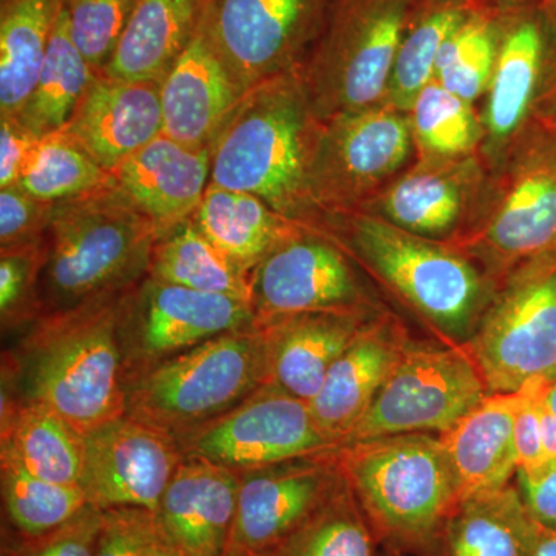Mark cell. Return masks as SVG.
Masks as SVG:
<instances>
[{"label":"cell","mask_w":556,"mask_h":556,"mask_svg":"<svg viewBox=\"0 0 556 556\" xmlns=\"http://www.w3.org/2000/svg\"><path fill=\"white\" fill-rule=\"evenodd\" d=\"M481 155L415 159L390 185L354 212H365L422 239L450 243L463 232L484 190Z\"/></svg>","instance_id":"obj_18"},{"label":"cell","mask_w":556,"mask_h":556,"mask_svg":"<svg viewBox=\"0 0 556 556\" xmlns=\"http://www.w3.org/2000/svg\"><path fill=\"white\" fill-rule=\"evenodd\" d=\"M155 225L115 182L54 204L40 280L42 316L123 291L148 276Z\"/></svg>","instance_id":"obj_4"},{"label":"cell","mask_w":556,"mask_h":556,"mask_svg":"<svg viewBox=\"0 0 556 556\" xmlns=\"http://www.w3.org/2000/svg\"><path fill=\"white\" fill-rule=\"evenodd\" d=\"M192 219L218 251L249 274L305 226L278 214L252 193L212 182Z\"/></svg>","instance_id":"obj_29"},{"label":"cell","mask_w":556,"mask_h":556,"mask_svg":"<svg viewBox=\"0 0 556 556\" xmlns=\"http://www.w3.org/2000/svg\"><path fill=\"white\" fill-rule=\"evenodd\" d=\"M97 75L100 73L90 67L73 43L62 5L35 89L20 115L11 118L20 119L39 138L58 134L72 118L80 98Z\"/></svg>","instance_id":"obj_34"},{"label":"cell","mask_w":556,"mask_h":556,"mask_svg":"<svg viewBox=\"0 0 556 556\" xmlns=\"http://www.w3.org/2000/svg\"><path fill=\"white\" fill-rule=\"evenodd\" d=\"M450 247L493 281L556 251V119L530 121L490 167L470 222Z\"/></svg>","instance_id":"obj_5"},{"label":"cell","mask_w":556,"mask_h":556,"mask_svg":"<svg viewBox=\"0 0 556 556\" xmlns=\"http://www.w3.org/2000/svg\"><path fill=\"white\" fill-rule=\"evenodd\" d=\"M127 289L40 316L3 356L2 382L80 434L126 415L119 317Z\"/></svg>","instance_id":"obj_1"},{"label":"cell","mask_w":556,"mask_h":556,"mask_svg":"<svg viewBox=\"0 0 556 556\" xmlns=\"http://www.w3.org/2000/svg\"><path fill=\"white\" fill-rule=\"evenodd\" d=\"M255 325L251 303L146 276L127 289L121 305L127 382L207 340Z\"/></svg>","instance_id":"obj_14"},{"label":"cell","mask_w":556,"mask_h":556,"mask_svg":"<svg viewBox=\"0 0 556 556\" xmlns=\"http://www.w3.org/2000/svg\"><path fill=\"white\" fill-rule=\"evenodd\" d=\"M489 394L466 346L412 345L380 388L345 445L394 434H441Z\"/></svg>","instance_id":"obj_13"},{"label":"cell","mask_w":556,"mask_h":556,"mask_svg":"<svg viewBox=\"0 0 556 556\" xmlns=\"http://www.w3.org/2000/svg\"><path fill=\"white\" fill-rule=\"evenodd\" d=\"M46 260V239L0 248V320L3 331L33 325L42 316L40 280Z\"/></svg>","instance_id":"obj_40"},{"label":"cell","mask_w":556,"mask_h":556,"mask_svg":"<svg viewBox=\"0 0 556 556\" xmlns=\"http://www.w3.org/2000/svg\"><path fill=\"white\" fill-rule=\"evenodd\" d=\"M148 276L175 287L251 303V274L218 251L192 218L156 240Z\"/></svg>","instance_id":"obj_32"},{"label":"cell","mask_w":556,"mask_h":556,"mask_svg":"<svg viewBox=\"0 0 556 556\" xmlns=\"http://www.w3.org/2000/svg\"><path fill=\"white\" fill-rule=\"evenodd\" d=\"M199 0H137L104 75L159 80L179 60L199 30Z\"/></svg>","instance_id":"obj_28"},{"label":"cell","mask_w":556,"mask_h":556,"mask_svg":"<svg viewBox=\"0 0 556 556\" xmlns=\"http://www.w3.org/2000/svg\"><path fill=\"white\" fill-rule=\"evenodd\" d=\"M379 313H305L257 324L265 339L266 386L309 404L332 364Z\"/></svg>","instance_id":"obj_24"},{"label":"cell","mask_w":556,"mask_h":556,"mask_svg":"<svg viewBox=\"0 0 556 556\" xmlns=\"http://www.w3.org/2000/svg\"><path fill=\"white\" fill-rule=\"evenodd\" d=\"M325 230L452 345H467L495 281L448 243L422 239L365 212L324 215Z\"/></svg>","instance_id":"obj_3"},{"label":"cell","mask_w":556,"mask_h":556,"mask_svg":"<svg viewBox=\"0 0 556 556\" xmlns=\"http://www.w3.org/2000/svg\"><path fill=\"white\" fill-rule=\"evenodd\" d=\"M540 391L544 404L556 416V375L548 376L546 379H540Z\"/></svg>","instance_id":"obj_50"},{"label":"cell","mask_w":556,"mask_h":556,"mask_svg":"<svg viewBox=\"0 0 556 556\" xmlns=\"http://www.w3.org/2000/svg\"><path fill=\"white\" fill-rule=\"evenodd\" d=\"M266 386L262 329L228 332L135 376L126 415L181 441Z\"/></svg>","instance_id":"obj_7"},{"label":"cell","mask_w":556,"mask_h":556,"mask_svg":"<svg viewBox=\"0 0 556 556\" xmlns=\"http://www.w3.org/2000/svg\"><path fill=\"white\" fill-rule=\"evenodd\" d=\"M241 482L230 547L266 551L294 532L343 484L338 452L239 471Z\"/></svg>","instance_id":"obj_19"},{"label":"cell","mask_w":556,"mask_h":556,"mask_svg":"<svg viewBox=\"0 0 556 556\" xmlns=\"http://www.w3.org/2000/svg\"><path fill=\"white\" fill-rule=\"evenodd\" d=\"M544 7H546L551 16L554 17L556 22V0H543Z\"/></svg>","instance_id":"obj_51"},{"label":"cell","mask_w":556,"mask_h":556,"mask_svg":"<svg viewBox=\"0 0 556 556\" xmlns=\"http://www.w3.org/2000/svg\"><path fill=\"white\" fill-rule=\"evenodd\" d=\"M477 3L468 0L417 2L394 58L387 104L409 112L420 91L434 79L438 56L445 40Z\"/></svg>","instance_id":"obj_33"},{"label":"cell","mask_w":556,"mask_h":556,"mask_svg":"<svg viewBox=\"0 0 556 556\" xmlns=\"http://www.w3.org/2000/svg\"><path fill=\"white\" fill-rule=\"evenodd\" d=\"M332 0H199V31L237 91L300 72Z\"/></svg>","instance_id":"obj_10"},{"label":"cell","mask_w":556,"mask_h":556,"mask_svg":"<svg viewBox=\"0 0 556 556\" xmlns=\"http://www.w3.org/2000/svg\"><path fill=\"white\" fill-rule=\"evenodd\" d=\"M60 134L112 172L163 134L161 83L100 73Z\"/></svg>","instance_id":"obj_20"},{"label":"cell","mask_w":556,"mask_h":556,"mask_svg":"<svg viewBox=\"0 0 556 556\" xmlns=\"http://www.w3.org/2000/svg\"><path fill=\"white\" fill-rule=\"evenodd\" d=\"M540 532L518 486L508 484L460 500L442 538L447 556H532Z\"/></svg>","instance_id":"obj_30"},{"label":"cell","mask_w":556,"mask_h":556,"mask_svg":"<svg viewBox=\"0 0 556 556\" xmlns=\"http://www.w3.org/2000/svg\"><path fill=\"white\" fill-rule=\"evenodd\" d=\"M372 532L345 479L338 492L294 532L266 551L248 556H375Z\"/></svg>","instance_id":"obj_36"},{"label":"cell","mask_w":556,"mask_h":556,"mask_svg":"<svg viewBox=\"0 0 556 556\" xmlns=\"http://www.w3.org/2000/svg\"><path fill=\"white\" fill-rule=\"evenodd\" d=\"M225 556H248V554H244V552L239 551V548L229 547V551L226 552Z\"/></svg>","instance_id":"obj_52"},{"label":"cell","mask_w":556,"mask_h":556,"mask_svg":"<svg viewBox=\"0 0 556 556\" xmlns=\"http://www.w3.org/2000/svg\"><path fill=\"white\" fill-rule=\"evenodd\" d=\"M182 455L236 471L255 470L340 448L318 428L308 402L263 386L214 422L178 441Z\"/></svg>","instance_id":"obj_16"},{"label":"cell","mask_w":556,"mask_h":556,"mask_svg":"<svg viewBox=\"0 0 556 556\" xmlns=\"http://www.w3.org/2000/svg\"><path fill=\"white\" fill-rule=\"evenodd\" d=\"M500 47V2L477 3L442 46L434 80L464 101L484 98Z\"/></svg>","instance_id":"obj_35"},{"label":"cell","mask_w":556,"mask_h":556,"mask_svg":"<svg viewBox=\"0 0 556 556\" xmlns=\"http://www.w3.org/2000/svg\"><path fill=\"white\" fill-rule=\"evenodd\" d=\"M137 0H64L70 36L97 73L104 72Z\"/></svg>","instance_id":"obj_41"},{"label":"cell","mask_w":556,"mask_h":556,"mask_svg":"<svg viewBox=\"0 0 556 556\" xmlns=\"http://www.w3.org/2000/svg\"><path fill=\"white\" fill-rule=\"evenodd\" d=\"M240 482L239 471L232 468L201 457H182L155 511L179 555H226Z\"/></svg>","instance_id":"obj_23"},{"label":"cell","mask_w":556,"mask_h":556,"mask_svg":"<svg viewBox=\"0 0 556 556\" xmlns=\"http://www.w3.org/2000/svg\"><path fill=\"white\" fill-rule=\"evenodd\" d=\"M540 379L527 383L518 393L515 413L514 438L518 470H529L546 463L540 426ZM517 470V471H518Z\"/></svg>","instance_id":"obj_45"},{"label":"cell","mask_w":556,"mask_h":556,"mask_svg":"<svg viewBox=\"0 0 556 556\" xmlns=\"http://www.w3.org/2000/svg\"><path fill=\"white\" fill-rule=\"evenodd\" d=\"M532 556H556V530L541 529Z\"/></svg>","instance_id":"obj_49"},{"label":"cell","mask_w":556,"mask_h":556,"mask_svg":"<svg viewBox=\"0 0 556 556\" xmlns=\"http://www.w3.org/2000/svg\"><path fill=\"white\" fill-rule=\"evenodd\" d=\"M340 470L372 529L404 548H428L459 503L439 437L394 434L338 450Z\"/></svg>","instance_id":"obj_6"},{"label":"cell","mask_w":556,"mask_h":556,"mask_svg":"<svg viewBox=\"0 0 556 556\" xmlns=\"http://www.w3.org/2000/svg\"><path fill=\"white\" fill-rule=\"evenodd\" d=\"M416 0H332L300 68L318 119L387 104L388 84Z\"/></svg>","instance_id":"obj_8"},{"label":"cell","mask_w":556,"mask_h":556,"mask_svg":"<svg viewBox=\"0 0 556 556\" xmlns=\"http://www.w3.org/2000/svg\"><path fill=\"white\" fill-rule=\"evenodd\" d=\"M257 324L305 313H379L353 255L316 226H303L252 270Z\"/></svg>","instance_id":"obj_15"},{"label":"cell","mask_w":556,"mask_h":556,"mask_svg":"<svg viewBox=\"0 0 556 556\" xmlns=\"http://www.w3.org/2000/svg\"><path fill=\"white\" fill-rule=\"evenodd\" d=\"M17 118H0V189L16 186L39 142Z\"/></svg>","instance_id":"obj_47"},{"label":"cell","mask_w":556,"mask_h":556,"mask_svg":"<svg viewBox=\"0 0 556 556\" xmlns=\"http://www.w3.org/2000/svg\"><path fill=\"white\" fill-rule=\"evenodd\" d=\"M84 434L53 409L22 401L2 383L0 460L16 464L35 477L78 485Z\"/></svg>","instance_id":"obj_27"},{"label":"cell","mask_w":556,"mask_h":556,"mask_svg":"<svg viewBox=\"0 0 556 556\" xmlns=\"http://www.w3.org/2000/svg\"><path fill=\"white\" fill-rule=\"evenodd\" d=\"M241 94L197 31L161 83L163 134L192 149L211 148Z\"/></svg>","instance_id":"obj_25"},{"label":"cell","mask_w":556,"mask_h":556,"mask_svg":"<svg viewBox=\"0 0 556 556\" xmlns=\"http://www.w3.org/2000/svg\"><path fill=\"white\" fill-rule=\"evenodd\" d=\"M555 110L556 22L543 0H501L496 64L479 110L486 167L530 121Z\"/></svg>","instance_id":"obj_11"},{"label":"cell","mask_w":556,"mask_h":556,"mask_svg":"<svg viewBox=\"0 0 556 556\" xmlns=\"http://www.w3.org/2000/svg\"><path fill=\"white\" fill-rule=\"evenodd\" d=\"M54 204L10 186L0 189V248L46 239Z\"/></svg>","instance_id":"obj_44"},{"label":"cell","mask_w":556,"mask_h":556,"mask_svg":"<svg viewBox=\"0 0 556 556\" xmlns=\"http://www.w3.org/2000/svg\"><path fill=\"white\" fill-rule=\"evenodd\" d=\"M0 481L7 515L24 536L51 532L89 506L80 486L47 481L5 460H0Z\"/></svg>","instance_id":"obj_39"},{"label":"cell","mask_w":556,"mask_h":556,"mask_svg":"<svg viewBox=\"0 0 556 556\" xmlns=\"http://www.w3.org/2000/svg\"><path fill=\"white\" fill-rule=\"evenodd\" d=\"M415 159L408 113L382 104L331 116L320 121L311 161V200L320 218L358 211Z\"/></svg>","instance_id":"obj_12"},{"label":"cell","mask_w":556,"mask_h":556,"mask_svg":"<svg viewBox=\"0 0 556 556\" xmlns=\"http://www.w3.org/2000/svg\"><path fill=\"white\" fill-rule=\"evenodd\" d=\"M94 556H181L155 511L118 507L102 510Z\"/></svg>","instance_id":"obj_42"},{"label":"cell","mask_w":556,"mask_h":556,"mask_svg":"<svg viewBox=\"0 0 556 556\" xmlns=\"http://www.w3.org/2000/svg\"><path fill=\"white\" fill-rule=\"evenodd\" d=\"M182 457L177 439L124 415L84 434L79 486L100 510L156 511Z\"/></svg>","instance_id":"obj_17"},{"label":"cell","mask_w":556,"mask_h":556,"mask_svg":"<svg viewBox=\"0 0 556 556\" xmlns=\"http://www.w3.org/2000/svg\"><path fill=\"white\" fill-rule=\"evenodd\" d=\"M396 318L376 314L329 368L309 409L339 447L356 427L408 346Z\"/></svg>","instance_id":"obj_22"},{"label":"cell","mask_w":556,"mask_h":556,"mask_svg":"<svg viewBox=\"0 0 556 556\" xmlns=\"http://www.w3.org/2000/svg\"><path fill=\"white\" fill-rule=\"evenodd\" d=\"M102 510L86 506L68 522L38 536L21 535L3 546L2 556H94Z\"/></svg>","instance_id":"obj_43"},{"label":"cell","mask_w":556,"mask_h":556,"mask_svg":"<svg viewBox=\"0 0 556 556\" xmlns=\"http://www.w3.org/2000/svg\"><path fill=\"white\" fill-rule=\"evenodd\" d=\"M320 119L300 72L247 91L212 142V185L252 193L292 222L316 226L309 170Z\"/></svg>","instance_id":"obj_2"},{"label":"cell","mask_w":556,"mask_h":556,"mask_svg":"<svg viewBox=\"0 0 556 556\" xmlns=\"http://www.w3.org/2000/svg\"><path fill=\"white\" fill-rule=\"evenodd\" d=\"M518 393H489L439 434L455 473L459 501L511 484L517 477L514 424Z\"/></svg>","instance_id":"obj_26"},{"label":"cell","mask_w":556,"mask_h":556,"mask_svg":"<svg viewBox=\"0 0 556 556\" xmlns=\"http://www.w3.org/2000/svg\"><path fill=\"white\" fill-rule=\"evenodd\" d=\"M211 175L212 146L192 149L164 134L112 170L116 188L155 225L159 239L193 217Z\"/></svg>","instance_id":"obj_21"},{"label":"cell","mask_w":556,"mask_h":556,"mask_svg":"<svg viewBox=\"0 0 556 556\" xmlns=\"http://www.w3.org/2000/svg\"><path fill=\"white\" fill-rule=\"evenodd\" d=\"M408 118L416 159H466L481 150L484 129L477 105L444 89L438 80L420 91Z\"/></svg>","instance_id":"obj_37"},{"label":"cell","mask_w":556,"mask_h":556,"mask_svg":"<svg viewBox=\"0 0 556 556\" xmlns=\"http://www.w3.org/2000/svg\"><path fill=\"white\" fill-rule=\"evenodd\" d=\"M551 118L556 119V110H555V112H554V113H552Z\"/></svg>","instance_id":"obj_54"},{"label":"cell","mask_w":556,"mask_h":556,"mask_svg":"<svg viewBox=\"0 0 556 556\" xmlns=\"http://www.w3.org/2000/svg\"><path fill=\"white\" fill-rule=\"evenodd\" d=\"M517 486L533 521L543 530H556V459L517 471Z\"/></svg>","instance_id":"obj_46"},{"label":"cell","mask_w":556,"mask_h":556,"mask_svg":"<svg viewBox=\"0 0 556 556\" xmlns=\"http://www.w3.org/2000/svg\"><path fill=\"white\" fill-rule=\"evenodd\" d=\"M64 0H0V118L17 116L35 89Z\"/></svg>","instance_id":"obj_31"},{"label":"cell","mask_w":556,"mask_h":556,"mask_svg":"<svg viewBox=\"0 0 556 556\" xmlns=\"http://www.w3.org/2000/svg\"><path fill=\"white\" fill-rule=\"evenodd\" d=\"M538 391H540V382H538ZM540 426L541 439H543L544 455L547 460L556 459V416L551 408L544 404L540 391Z\"/></svg>","instance_id":"obj_48"},{"label":"cell","mask_w":556,"mask_h":556,"mask_svg":"<svg viewBox=\"0 0 556 556\" xmlns=\"http://www.w3.org/2000/svg\"><path fill=\"white\" fill-rule=\"evenodd\" d=\"M464 346L489 393H517L556 375V251L519 263L496 281Z\"/></svg>","instance_id":"obj_9"},{"label":"cell","mask_w":556,"mask_h":556,"mask_svg":"<svg viewBox=\"0 0 556 556\" xmlns=\"http://www.w3.org/2000/svg\"><path fill=\"white\" fill-rule=\"evenodd\" d=\"M416 2H424V0H416ZM468 2H501V0H468Z\"/></svg>","instance_id":"obj_53"},{"label":"cell","mask_w":556,"mask_h":556,"mask_svg":"<svg viewBox=\"0 0 556 556\" xmlns=\"http://www.w3.org/2000/svg\"><path fill=\"white\" fill-rule=\"evenodd\" d=\"M112 185V172L58 131L39 139L16 186L35 199L60 203Z\"/></svg>","instance_id":"obj_38"}]
</instances>
